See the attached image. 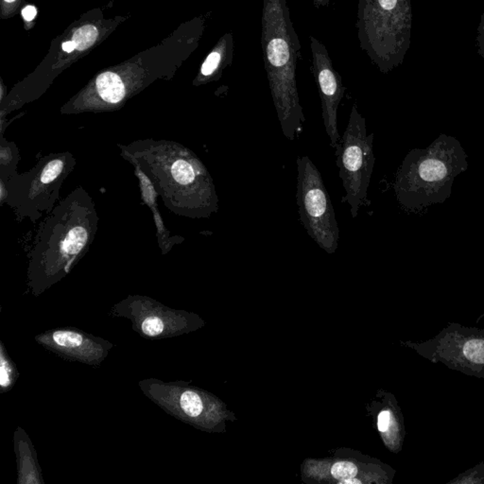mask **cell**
<instances>
[{
	"instance_id": "obj_1",
	"label": "cell",
	"mask_w": 484,
	"mask_h": 484,
	"mask_svg": "<svg viewBox=\"0 0 484 484\" xmlns=\"http://www.w3.org/2000/svg\"><path fill=\"white\" fill-rule=\"evenodd\" d=\"M123 155L150 180L173 212L193 219L209 218L218 212L212 177L187 148L173 142L141 140L123 146Z\"/></svg>"
},
{
	"instance_id": "obj_2",
	"label": "cell",
	"mask_w": 484,
	"mask_h": 484,
	"mask_svg": "<svg viewBox=\"0 0 484 484\" xmlns=\"http://www.w3.org/2000/svg\"><path fill=\"white\" fill-rule=\"evenodd\" d=\"M99 216L88 193L78 189L54 208L31 251L29 289L41 295L68 276L93 242Z\"/></svg>"
},
{
	"instance_id": "obj_3",
	"label": "cell",
	"mask_w": 484,
	"mask_h": 484,
	"mask_svg": "<svg viewBox=\"0 0 484 484\" xmlns=\"http://www.w3.org/2000/svg\"><path fill=\"white\" fill-rule=\"evenodd\" d=\"M75 165L71 153L46 156L29 173L7 180L5 201L17 216L36 221L43 212L52 210L63 181Z\"/></svg>"
},
{
	"instance_id": "obj_4",
	"label": "cell",
	"mask_w": 484,
	"mask_h": 484,
	"mask_svg": "<svg viewBox=\"0 0 484 484\" xmlns=\"http://www.w3.org/2000/svg\"><path fill=\"white\" fill-rule=\"evenodd\" d=\"M373 140L374 134H367L366 121L354 108L345 134L336 147V164L345 192L342 203L350 206L353 219L358 217L361 208L370 205L367 192L375 163Z\"/></svg>"
},
{
	"instance_id": "obj_5",
	"label": "cell",
	"mask_w": 484,
	"mask_h": 484,
	"mask_svg": "<svg viewBox=\"0 0 484 484\" xmlns=\"http://www.w3.org/2000/svg\"><path fill=\"white\" fill-rule=\"evenodd\" d=\"M297 171L299 221L321 249L334 253L338 247L340 229L322 174L309 156L297 158Z\"/></svg>"
},
{
	"instance_id": "obj_6",
	"label": "cell",
	"mask_w": 484,
	"mask_h": 484,
	"mask_svg": "<svg viewBox=\"0 0 484 484\" xmlns=\"http://www.w3.org/2000/svg\"><path fill=\"white\" fill-rule=\"evenodd\" d=\"M111 315L132 322L134 331L148 338H166L194 329L192 315L164 306L147 296L130 295L111 309Z\"/></svg>"
},
{
	"instance_id": "obj_7",
	"label": "cell",
	"mask_w": 484,
	"mask_h": 484,
	"mask_svg": "<svg viewBox=\"0 0 484 484\" xmlns=\"http://www.w3.org/2000/svg\"><path fill=\"white\" fill-rule=\"evenodd\" d=\"M34 338L42 348L61 358L91 366H100L114 348L107 340L70 327L49 330Z\"/></svg>"
},
{
	"instance_id": "obj_8",
	"label": "cell",
	"mask_w": 484,
	"mask_h": 484,
	"mask_svg": "<svg viewBox=\"0 0 484 484\" xmlns=\"http://www.w3.org/2000/svg\"><path fill=\"white\" fill-rule=\"evenodd\" d=\"M15 451L18 468L17 483L44 484L36 449L27 433L20 427L15 432Z\"/></svg>"
},
{
	"instance_id": "obj_9",
	"label": "cell",
	"mask_w": 484,
	"mask_h": 484,
	"mask_svg": "<svg viewBox=\"0 0 484 484\" xmlns=\"http://www.w3.org/2000/svg\"><path fill=\"white\" fill-rule=\"evenodd\" d=\"M96 86L100 99L109 104H118L125 97V86L120 77L115 73L100 74L97 78Z\"/></svg>"
},
{
	"instance_id": "obj_10",
	"label": "cell",
	"mask_w": 484,
	"mask_h": 484,
	"mask_svg": "<svg viewBox=\"0 0 484 484\" xmlns=\"http://www.w3.org/2000/svg\"><path fill=\"white\" fill-rule=\"evenodd\" d=\"M19 377L17 365L10 359L3 343H0V389L6 393L14 388Z\"/></svg>"
},
{
	"instance_id": "obj_11",
	"label": "cell",
	"mask_w": 484,
	"mask_h": 484,
	"mask_svg": "<svg viewBox=\"0 0 484 484\" xmlns=\"http://www.w3.org/2000/svg\"><path fill=\"white\" fill-rule=\"evenodd\" d=\"M268 59L274 67H283L290 58L289 47L283 39L276 38L269 43Z\"/></svg>"
},
{
	"instance_id": "obj_12",
	"label": "cell",
	"mask_w": 484,
	"mask_h": 484,
	"mask_svg": "<svg viewBox=\"0 0 484 484\" xmlns=\"http://www.w3.org/2000/svg\"><path fill=\"white\" fill-rule=\"evenodd\" d=\"M419 174L424 181L436 182L446 176L448 171L441 161L428 159L419 166Z\"/></svg>"
},
{
	"instance_id": "obj_13",
	"label": "cell",
	"mask_w": 484,
	"mask_h": 484,
	"mask_svg": "<svg viewBox=\"0 0 484 484\" xmlns=\"http://www.w3.org/2000/svg\"><path fill=\"white\" fill-rule=\"evenodd\" d=\"M99 31L92 25H86L77 30L73 34L72 41L76 45V49H88L96 42Z\"/></svg>"
},
{
	"instance_id": "obj_14",
	"label": "cell",
	"mask_w": 484,
	"mask_h": 484,
	"mask_svg": "<svg viewBox=\"0 0 484 484\" xmlns=\"http://www.w3.org/2000/svg\"><path fill=\"white\" fill-rule=\"evenodd\" d=\"M464 354L467 359L474 364H484V341H468L464 346Z\"/></svg>"
},
{
	"instance_id": "obj_15",
	"label": "cell",
	"mask_w": 484,
	"mask_h": 484,
	"mask_svg": "<svg viewBox=\"0 0 484 484\" xmlns=\"http://www.w3.org/2000/svg\"><path fill=\"white\" fill-rule=\"evenodd\" d=\"M331 474L338 481L355 478L358 474V467L350 462H336L331 468Z\"/></svg>"
},
{
	"instance_id": "obj_16",
	"label": "cell",
	"mask_w": 484,
	"mask_h": 484,
	"mask_svg": "<svg viewBox=\"0 0 484 484\" xmlns=\"http://www.w3.org/2000/svg\"><path fill=\"white\" fill-rule=\"evenodd\" d=\"M4 143V140L2 139L1 166L2 169L7 166V175H9L10 178L13 176L12 173H15V168H17V161H14L15 159V148L17 147L10 148L9 143H7L6 146H5Z\"/></svg>"
},
{
	"instance_id": "obj_17",
	"label": "cell",
	"mask_w": 484,
	"mask_h": 484,
	"mask_svg": "<svg viewBox=\"0 0 484 484\" xmlns=\"http://www.w3.org/2000/svg\"><path fill=\"white\" fill-rule=\"evenodd\" d=\"M219 61H221V55L218 52H213V54L209 55L202 67L203 75H211L216 70V68H218Z\"/></svg>"
},
{
	"instance_id": "obj_18",
	"label": "cell",
	"mask_w": 484,
	"mask_h": 484,
	"mask_svg": "<svg viewBox=\"0 0 484 484\" xmlns=\"http://www.w3.org/2000/svg\"><path fill=\"white\" fill-rule=\"evenodd\" d=\"M476 46L478 47V54L484 59V13L481 15L480 25L476 36Z\"/></svg>"
},
{
	"instance_id": "obj_19",
	"label": "cell",
	"mask_w": 484,
	"mask_h": 484,
	"mask_svg": "<svg viewBox=\"0 0 484 484\" xmlns=\"http://www.w3.org/2000/svg\"><path fill=\"white\" fill-rule=\"evenodd\" d=\"M391 412L389 411H383L378 415L377 427L382 432H386L390 427Z\"/></svg>"
},
{
	"instance_id": "obj_20",
	"label": "cell",
	"mask_w": 484,
	"mask_h": 484,
	"mask_svg": "<svg viewBox=\"0 0 484 484\" xmlns=\"http://www.w3.org/2000/svg\"><path fill=\"white\" fill-rule=\"evenodd\" d=\"M36 9L33 6L26 7L25 9L22 10V15L24 19L27 21H31L34 17H36Z\"/></svg>"
},
{
	"instance_id": "obj_21",
	"label": "cell",
	"mask_w": 484,
	"mask_h": 484,
	"mask_svg": "<svg viewBox=\"0 0 484 484\" xmlns=\"http://www.w3.org/2000/svg\"><path fill=\"white\" fill-rule=\"evenodd\" d=\"M75 49L76 45L73 41L65 42V43L63 44V49L65 50V52H68V54L72 52Z\"/></svg>"
},
{
	"instance_id": "obj_22",
	"label": "cell",
	"mask_w": 484,
	"mask_h": 484,
	"mask_svg": "<svg viewBox=\"0 0 484 484\" xmlns=\"http://www.w3.org/2000/svg\"><path fill=\"white\" fill-rule=\"evenodd\" d=\"M340 483H350V484H354V483H361V481L359 480H357L356 477L355 478H346V480H342L340 481Z\"/></svg>"
},
{
	"instance_id": "obj_23",
	"label": "cell",
	"mask_w": 484,
	"mask_h": 484,
	"mask_svg": "<svg viewBox=\"0 0 484 484\" xmlns=\"http://www.w3.org/2000/svg\"><path fill=\"white\" fill-rule=\"evenodd\" d=\"M5 1H6V2H14L15 0H5Z\"/></svg>"
}]
</instances>
